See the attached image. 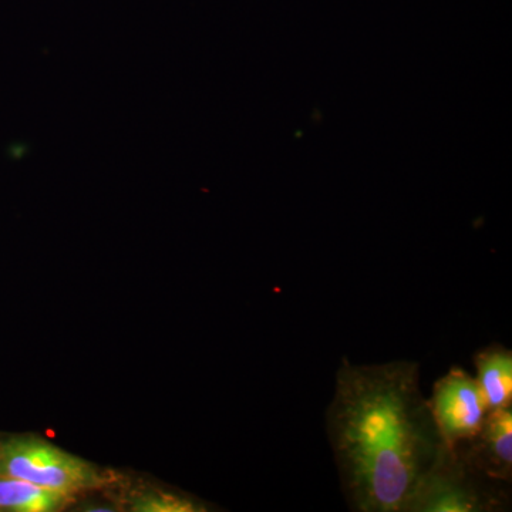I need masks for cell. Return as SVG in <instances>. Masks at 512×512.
<instances>
[{"label": "cell", "mask_w": 512, "mask_h": 512, "mask_svg": "<svg viewBox=\"0 0 512 512\" xmlns=\"http://www.w3.org/2000/svg\"><path fill=\"white\" fill-rule=\"evenodd\" d=\"M326 433L350 510L406 512L440 456V437L413 360L340 363Z\"/></svg>", "instance_id": "cell-1"}, {"label": "cell", "mask_w": 512, "mask_h": 512, "mask_svg": "<svg viewBox=\"0 0 512 512\" xmlns=\"http://www.w3.org/2000/svg\"><path fill=\"white\" fill-rule=\"evenodd\" d=\"M0 476L20 478L66 495L100 485L96 467L39 437H12L0 443Z\"/></svg>", "instance_id": "cell-2"}, {"label": "cell", "mask_w": 512, "mask_h": 512, "mask_svg": "<svg viewBox=\"0 0 512 512\" xmlns=\"http://www.w3.org/2000/svg\"><path fill=\"white\" fill-rule=\"evenodd\" d=\"M484 483L490 481L468 466L458 448L444 444L417 484L406 512L497 511L504 503Z\"/></svg>", "instance_id": "cell-3"}, {"label": "cell", "mask_w": 512, "mask_h": 512, "mask_svg": "<svg viewBox=\"0 0 512 512\" xmlns=\"http://www.w3.org/2000/svg\"><path fill=\"white\" fill-rule=\"evenodd\" d=\"M474 366L488 412L512 407L511 350L501 345L487 346L474 355Z\"/></svg>", "instance_id": "cell-6"}, {"label": "cell", "mask_w": 512, "mask_h": 512, "mask_svg": "<svg viewBox=\"0 0 512 512\" xmlns=\"http://www.w3.org/2000/svg\"><path fill=\"white\" fill-rule=\"evenodd\" d=\"M461 456L490 483H511L512 407L488 412L480 433L456 446Z\"/></svg>", "instance_id": "cell-5"}, {"label": "cell", "mask_w": 512, "mask_h": 512, "mask_svg": "<svg viewBox=\"0 0 512 512\" xmlns=\"http://www.w3.org/2000/svg\"><path fill=\"white\" fill-rule=\"evenodd\" d=\"M133 510L141 512H194L202 511L187 498L171 494H144L133 501Z\"/></svg>", "instance_id": "cell-8"}, {"label": "cell", "mask_w": 512, "mask_h": 512, "mask_svg": "<svg viewBox=\"0 0 512 512\" xmlns=\"http://www.w3.org/2000/svg\"><path fill=\"white\" fill-rule=\"evenodd\" d=\"M429 406L440 437L448 447L474 439L488 414L476 377L461 367H451L434 383Z\"/></svg>", "instance_id": "cell-4"}, {"label": "cell", "mask_w": 512, "mask_h": 512, "mask_svg": "<svg viewBox=\"0 0 512 512\" xmlns=\"http://www.w3.org/2000/svg\"><path fill=\"white\" fill-rule=\"evenodd\" d=\"M69 498L42 485L0 476V511L55 512L63 510Z\"/></svg>", "instance_id": "cell-7"}]
</instances>
